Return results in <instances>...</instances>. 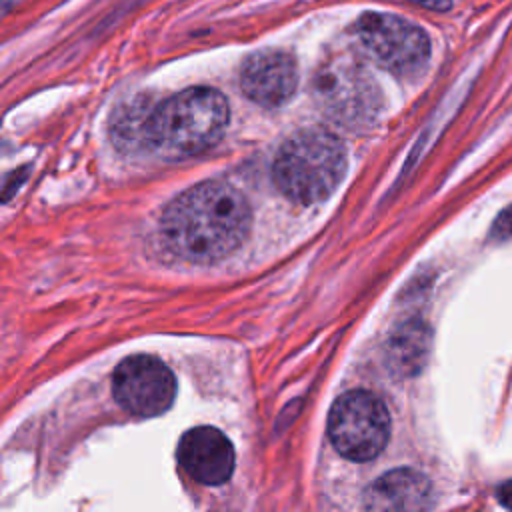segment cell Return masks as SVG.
Returning a JSON list of instances; mask_svg holds the SVG:
<instances>
[{"label":"cell","mask_w":512,"mask_h":512,"mask_svg":"<svg viewBox=\"0 0 512 512\" xmlns=\"http://www.w3.org/2000/svg\"><path fill=\"white\" fill-rule=\"evenodd\" d=\"M354 34L364 52L398 78L418 76L430 60L426 32L402 16L364 12L354 24Z\"/></svg>","instance_id":"5b68a950"},{"label":"cell","mask_w":512,"mask_h":512,"mask_svg":"<svg viewBox=\"0 0 512 512\" xmlns=\"http://www.w3.org/2000/svg\"><path fill=\"white\" fill-rule=\"evenodd\" d=\"M298 86L296 60L276 48L250 54L240 66V88L252 102L264 108L286 104Z\"/></svg>","instance_id":"ba28073f"},{"label":"cell","mask_w":512,"mask_h":512,"mask_svg":"<svg viewBox=\"0 0 512 512\" xmlns=\"http://www.w3.org/2000/svg\"><path fill=\"white\" fill-rule=\"evenodd\" d=\"M418 4H422L424 8H430V10H446L450 8V0H416Z\"/></svg>","instance_id":"4fadbf2b"},{"label":"cell","mask_w":512,"mask_h":512,"mask_svg":"<svg viewBox=\"0 0 512 512\" xmlns=\"http://www.w3.org/2000/svg\"><path fill=\"white\" fill-rule=\"evenodd\" d=\"M250 222V204L238 188L222 180H204L168 202L160 234L180 260L212 264L244 242Z\"/></svg>","instance_id":"6da1fadb"},{"label":"cell","mask_w":512,"mask_h":512,"mask_svg":"<svg viewBox=\"0 0 512 512\" xmlns=\"http://www.w3.org/2000/svg\"><path fill=\"white\" fill-rule=\"evenodd\" d=\"M312 96L318 108L344 128L370 126L382 108V94L370 70L358 56L334 52L312 76Z\"/></svg>","instance_id":"277c9868"},{"label":"cell","mask_w":512,"mask_h":512,"mask_svg":"<svg viewBox=\"0 0 512 512\" xmlns=\"http://www.w3.org/2000/svg\"><path fill=\"white\" fill-rule=\"evenodd\" d=\"M430 482L412 468H396L372 482L366 490L368 510H422L430 506Z\"/></svg>","instance_id":"30bf717a"},{"label":"cell","mask_w":512,"mask_h":512,"mask_svg":"<svg viewBox=\"0 0 512 512\" xmlns=\"http://www.w3.org/2000/svg\"><path fill=\"white\" fill-rule=\"evenodd\" d=\"M182 468L208 486L224 484L234 472V448L224 432L212 426H196L182 434L178 444Z\"/></svg>","instance_id":"9c48e42d"},{"label":"cell","mask_w":512,"mask_h":512,"mask_svg":"<svg viewBox=\"0 0 512 512\" xmlns=\"http://www.w3.org/2000/svg\"><path fill=\"white\" fill-rule=\"evenodd\" d=\"M496 234L500 236H512V208L506 210L498 222H496Z\"/></svg>","instance_id":"7c38bea8"},{"label":"cell","mask_w":512,"mask_h":512,"mask_svg":"<svg viewBox=\"0 0 512 512\" xmlns=\"http://www.w3.org/2000/svg\"><path fill=\"white\" fill-rule=\"evenodd\" d=\"M344 172V144L336 134L322 128H308L290 136L272 164L276 188L296 204H316L328 198Z\"/></svg>","instance_id":"3957f363"},{"label":"cell","mask_w":512,"mask_h":512,"mask_svg":"<svg viewBox=\"0 0 512 512\" xmlns=\"http://www.w3.org/2000/svg\"><path fill=\"white\" fill-rule=\"evenodd\" d=\"M390 436V416L384 402L368 390L344 392L330 408L328 438L348 460L376 458Z\"/></svg>","instance_id":"8992f818"},{"label":"cell","mask_w":512,"mask_h":512,"mask_svg":"<svg viewBox=\"0 0 512 512\" xmlns=\"http://www.w3.org/2000/svg\"><path fill=\"white\" fill-rule=\"evenodd\" d=\"M498 496H500L502 504H506L508 508H512V482H508L506 486H502L500 492H498Z\"/></svg>","instance_id":"5bb4252c"},{"label":"cell","mask_w":512,"mask_h":512,"mask_svg":"<svg viewBox=\"0 0 512 512\" xmlns=\"http://www.w3.org/2000/svg\"><path fill=\"white\" fill-rule=\"evenodd\" d=\"M228 102L208 86L186 88L150 108L144 146L166 158H186L214 146L228 126Z\"/></svg>","instance_id":"7a4b0ae2"},{"label":"cell","mask_w":512,"mask_h":512,"mask_svg":"<svg viewBox=\"0 0 512 512\" xmlns=\"http://www.w3.org/2000/svg\"><path fill=\"white\" fill-rule=\"evenodd\" d=\"M424 354H426V332H424V328L420 324L404 326L396 334L394 346L390 350L394 366H398L400 372L412 374L422 364Z\"/></svg>","instance_id":"8fae6325"},{"label":"cell","mask_w":512,"mask_h":512,"mask_svg":"<svg viewBox=\"0 0 512 512\" xmlns=\"http://www.w3.org/2000/svg\"><path fill=\"white\" fill-rule=\"evenodd\" d=\"M112 394L134 416H158L172 406L176 380L156 356L136 354L122 360L114 370Z\"/></svg>","instance_id":"52a82bcc"}]
</instances>
